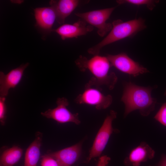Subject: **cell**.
Instances as JSON below:
<instances>
[{"label":"cell","mask_w":166,"mask_h":166,"mask_svg":"<svg viewBox=\"0 0 166 166\" xmlns=\"http://www.w3.org/2000/svg\"><path fill=\"white\" fill-rule=\"evenodd\" d=\"M123 85L121 100L125 106L124 117L136 110L143 116H148L154 110L157 100L152 97L151 93L154 89L157 88V85L143 87L130 81H125Z\"/></svg>","instance_id":"1"},{"label":"cell","mask_w":166,"mask_h":166,"mask_svg":"<svg viewBox=\"0 0 166 166\" xmlns=\"http://www.w3.org/2000/svg\"><path fill=\"white\" fill-rule=\"evenodd\" d=\"M75 63L80 71L87 70L93 75L87 83L89 85L99 89L105 85L110 90L114 88L118 78L114 72H109L111 66L107 57L97 55L88 59L80 56Z\"/></svg>","instance_id":"2"},{"label":"cell","mask_w":166,"mask_h":166,"mask_svg":"<svg viewBox=\"0 0 166 166\" xmlns=\"http://www.w3.org/2000/svg\"><path fill=\"white\" fill-rule=\"evenodd\" d=\"M112 25V29L108 34L100 42L88 49L89 54L93 56L99 55L104 46L133 35L146 27L144 20L140 18L124 22L117 19L113 21Z\"/></svg>","instance_id":"3"},{"label":"cell","mask_w":166,"mask_h":166,"mask_svg":"<svg viewBox=\"0 0 166 166\" xmlns=\"http://www.w3.org/2000/svg\"><path fill=\"white\" fill-rule=\"evenodd\" d=\"M117 116V112L111 110L105 118L95 136L89 151V156L86 159L87 162H89L92 159L101 156L111 135L115 131L113 127L112 122Z\"/></svg>","instance_id":"4"},{"label":"cell","mask_w":166,"mask_h":166,"mask_svg":"<svg viewBox=\"0 0 166 166\" xmlns=\"http://www.w3.org/2000/svg\"><path fill=\"white\" fill-rule=\"evenodd\" d=\"M115 8L114 7L84 13H76L75 15L90 25L96 27L98 34L103 37L112 29V24L106 22Z\"/></svg>","instance_id":"5"},{"label":"cell","mask_w":166,"mask_h":166,"mask_svg":"<svg viewBox=\"0 0 166 166\" xmlns=\"http://www.w3.org/2000/svg\"><path fill=\"white\" fill-rule=\"evenodd\" d=\"M101 91L100 89L94 87L87 83L84 91L77 97L75 101L79 104L93 106L97 110L106 109L112 104L113 97L109 94L105 95Z\"/></svg>","instance_id":"6"},{"label":"cell","mask_w":166,"mask_h":166,"mask_svg":"<svg viewBox=\"0 0 166 166\" xmlns=\"http://www.w3.org/2000/svg\"><path fill=\"white\" fill-rule=\"evenodd\" d=\"M56 102L57 106L56 108L41 113V115L61 124L72 122L79 125L81 123L78 113H73L67 109L69 103L67 98H59Z\"/></svg>","instance_id":"7"},{"label":"cell","mask_w":166,"mask_h":166,"mask_svg":"<svg viewBox=\"0 0 166 166\" xmlns=\"http://www.w3.org/2000/svg\"><path fill=\"white\" fill-rule=\"evenodd\" d=\"M106 57L111 66L133 77L149 72L147 68L134 61L125 53L108 54Z\"/></svg>","instance_id":"8"},{"label":"cell","mask_w":166,"mask_h":166,"mask_svg":"<svg viewBox=\"0 0 166 166\" xmlns=\"http://www.w3.org/2000/svg\"><path fill=\"white\" fill-rule=\"evenodd\" d=\"M29 63L22 64L19 66L10 70L5 74L0 72V97H6L9 89L14 88L21 81L26 68L29 65Z\"/></svg>","instance_id":"9"},{"label":"cell","mask_w":166,"mask_h":166,"mask_svg":"<svg viewBox=\"0 0 166 166\" xmlns=\"http://www.w3.org/2000/svg\"><path fill=\"white\" fill-rule=\"evenodd\" d=\"M93 29V26L87 25L85 21L79 19L73 24H64L56 29L53 30L52 31L57 33L62 40H65L85 35Z\"/></svg>","instance_id":"10"},{"label":"cell","mask_w":166,"mask_h":166,"mask_svg":"<svg viewBox=\"0 0 166 166\" xmlns=\"http://www.w3.org/2000/svg\"><path fill=\"white\" fill-rule=\"evenodd\" d=\"M82 142L48 154L55 158L61 166H71L79 158L81 153Z\"/></svg>","instance_id":"11"},{"label":"cell","mask_w":166,"mask_h":166,"mask_svg":"<svg viewBox=\"0 0 166 166\" xmlns=\"http://www.w3.org/2000/svg\"><path fill=\"white\" fill-rule=\"evenodd\" d=\"M36 20V26L46 33L52 31V26L56 15L53 8L51 6L38 7L34 10Z\"/></svg>","instance_id":"12"},{"label":"cell","mask_w":166,"mask_h":166,"mask_svg":"<svg viewBox=\"0 0 166 166\" xmlns=\"http://www.w3.org/2000/svg\"><path fill=\"white\" fill-rule=\"evenodd\" d=\"M154 151L147 143L142 142L130 152L124 161L126 166H139L142 162L152 158Z\"/></svg>","instance_id":"13"},{"label":"cell","mask_w":166,"mask_h":166,"mask_svg":"<svg viewBox=\"0 0 166 166\" xmlns=\"http://www.w3.org/2000/svg\"><path fill=\"white\" fill-rule=\"evenodd\" d=\"M79 3L77 0H51L49 5L55 12L57 22L63 24L65 19L77 6Z\"/></svg>","instance_id":"14"},{"label":"cell","mask_w":166,"mask_h":166,"mask_svg":"<svg viewBox=\"0 0 166 166\" xmlns=\"http://www.w3.org/2000/svg\"><path fill=\"white\" fill-rule=\"evenodd\" d=\"M42 138V134L37 132L35 139L26 150L23 166H37L40 155Z\"/></svg>","instance_id":"15"},{"label":"cell","mask_w":166,"mask_h":166,"mask_svg":"<svg viewBox=\"0 0 166 166\" xmlns=\"http://www.w3.org/2000/svg\"><path fill=\"white\" fill-rule=\"evenodd\" d=\"M22 153V149L17 146L6 149L0 157V166H13L19 161Z\"/></svg>","instance_id":"16"},{"label":"cell","mask_w":166,"mask_h":166,"mask_svg":"<svg viewBox=\"0 0 166 166\" xmlns=\"http://www.w3.org/2000/svg\"><path fill=\"white\" fill-rule=\"evenodd\" d=\"M117 2L119 4L128 3L137 5H145L149 10H152L156 4L159 2L158 0H119Z\"/></svg>","instance_id":"17"},{"label":"cell","mask_w":166,"mask_h":166,"mask_svg":"<svg viewBox=\"0 0 166 166\" xmlns=\"http://www.w3.org/2000/svg\"><path fill=\"white\" fill-rule=\"evenodd\" d=\"M164 95L166 97V88ZM154 118L162 124L166 126V101L162 105Z\"/></svg>","instance_id":"18"},{"label":"cell","mask_w":166,"mask_h":166,"mask_svg":"<svg viewBox=\"0 0 166 166\" xmlns=\"http://www.w3.org/2000/svg\"><path fill=\"white\" fill-rule=\"evenodd\" d=\"M41 166H61L58 161L49 154L42 157Z\"/></svg>","instance_id":"19"},{"label":"cell","mask_w":166,"mask_h":166,"mask_svg":"<svg viewBox=\"0 0 166 166\" xmlns=\"http://www.w3.org/2000/svg\"><path fill=\"white\" fill-rule=\"evenodd\" d=\"M6 97H0V122L2 125H4L6 118Z\"/></svg>","instance_id":"20"},{"label":"cell","mask_w":166,"mask_h":166,"mask_svg":"<svg viewBox=\"0 0 166 166\" xmlns=\"http://www.w3.org/2000/svg\"><path fill=\"white\" fill-rule=\"evenodd\" d=\"M110 157L107 155H104L99 158L97 166H108L110 160Z\"/></svg>","instance_id":"21"},{"label":"cell","mask_w":166,"mask_h":166,"mask_svg":"<svg viewBox=\"0 0 166 166\" xmlns=\"http://www.w3.org/2000/svg\"><path fill=\"white\" fill-rule=\"evenodd\" d=\"M157 166H166V155H163Z\"/></svg>","instance_id":"22"},{"label":"cell","mask_w":166,"mask_h":166,"mask_svg":"<svg viewBox=\"0 0 166 166\" xmlns=\"http://www.w3.org/2000/svg\"></svg>","instance_id":"23"}]
</instances>
